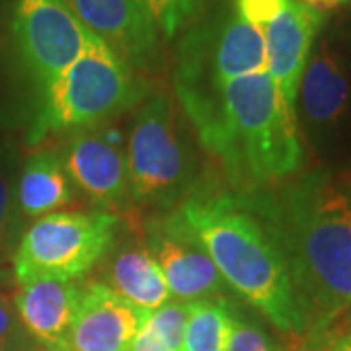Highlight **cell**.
Here are the masks:
<instances>
[{
    "label": "cell",
    "instance_id": "3957f363",
    "mask_svg": "<svg viewBox=\"0 0 351 351\" xmlns=\"http://www.w3.org/2000/svg\"><path fill=\"white\" fill-rule=\"evenodd\" d=\"M168 217L199 242L226 285L277 330L302 334L308 328L279 244L244 193H193Z\"/></svg>",
    "mask_w": 351,
    "mask_h": 351
},
{
    "label": "cell",
    "instance_id": "d6986e66",
    "mask_svg": "<svg viewBox=\"0 0 351 351\" xmlns=\"http://www.w3.org/2000/svg\"><path fill=\"white\" fill-rule=\"evenodd\" d=\"M18 205V174L10 151H0V252L12 250L22 225Z\"/></svg>",
    "mask_w": 351,
    "mask_h": 351
},
{
    "label": "cell",
    "instance_id": "52a82bcc",
    "mask_svg": "<svg viewBox=\"0 0 351 351\" xmlns=\"http://www.w3.org/2000/svg\"><path fill=\"white\" fill-rule=\"evenodd\" d=\"M127 170L135 203L170 207L191 186L193 156L168 96H152L135 115L127 145Z\"/></svg>",
    "mask_w": 351,
    "mask_h": 351
},
{
    "label": "cell",
    "instance_id": "e0dca14e",
    "mask_svg": "<svg viewBox=\"0 0 351 351\" xmlns=\"http://www.w3.org/2000/svg\"><path fill=\"white\" fill-rule=\"evenodd\" d=\"M108 281L110 283L106 285L145 313L156 311L172 301L158 263L147 248L137 244H125L113 254L108 267Z\"/></svg>",
    "mask_w": 351,
    "mask_h": 351
},
{
    "label": "cell",
    "instance_id": "83f0119b",
    "mask_svg": "<svg viewBox=\"0 0 351 351\" xmlns=\"http://www.w3.org/2000/svg\"><path fill=\"white\" fill-rule=\"evenodd\" d=\"M4 279H6V274H4V271L0 269V281H4ZM0 285H2V283H0Z\"/></svg>",
    "mask_w": 351,
    "mask_h": 351
},
{
    "label": "cell",
    "instance_id": "9a60e30c",
    "mask_svg": "<svg viewBox=\"0 0 351 351\" xmlns=\"http://www.w3.org/2000/svg\"><path fill=\"white\" fill-rule=\"evenodd\" d=\"M82 289L75 281L45 279L18 287L12 302L25 334L49 351H69Z\"/></svg>",
    "mask_w": 351,
    "mask_h": 351
},
{
    "label": "cell",
    "instance_id": "4316f807",
    "mask_svg": "<svg viewBox=\"0 0 351 351\" xmlns=\"http://www.w3.org/2000/svg\"><path fill=\"white\" fill-rule=\"evenodd\" d=\"M332 351H351V334L350 336H346V338L338 339Z\"/></svg>",
    "mask_w": 351,
    "mask_h": 351
},
{
    "label": "cell",
    "instance_id": "7402d4cb",
    "mask_svg": "<svg viewBox=\"0 0 351 351\" xmlns=\"http://www.w3.org/2000/svg\"><path fill=\"white\" fill-rule=\"evenodd\" d=\"M226 351H274V348L262 330L240 322L239 318H232V330Z\"/></svg>",
    "mask_w": 351,
    "mask_h": 351
},
{
    "label": "cell",
    "instance_id": "44dd1931",
    "mask_svg": "<svg viewBox=\"0 0 351 351\" xmlns=\"http://www.w3.org/2000/svg\"><path fill=\"white\" fill-rule=\"evenodd\" d=\"M164 39L176 38L201 12L205 0H138Z\"/></svg>",
    "mask_w": 351,
    "mask_h": 351
},
{
    "label": "cell",
    "instance_id": "6da1fadb",
    "mask_svg": "<svg viewBox=\"0 0 351 351\" xmlns=\"http://www.w3.org/2000/svg\"><path fill=\"white\" fill-rule=\"evenodd\" d=\"M244 195L279 244L306 324L322 330L351 311V168H316Z\"/></svg>",
    "mask_w": 351,
    "mask_h": 351
},
{
    "label": "cell",
    "instance_id": "7c38bea8",
    "mask_svg": "<svg viewBox=\"0 0 351 351\" xmlns=\"http://www.w3.org/2000/svg\"><path fill=\"white\" fill-rule=\"evenodd\" d=\"M297 101L313 135L336 133L351 113V71L334 38L314 45Z\"/></svg>",
    "mask_w": 351,
    "mask_h": 351
},
{
    "label": "cell",
    "instance_id": "9c48e42d",
    "mask_svg": "<svg viewBox=\"0 0 351 351\" xmlns=\"http://www.w3.org/2000/svg\"><path fill=\"white\" fill-rule=\"evenodd\" d=\"M76 20L133 73H152L162 59V36L138 0H63Z\"/></svg>",
    "mask_w": 351,
    "mask_h": 351
},
{
    "label": "cell",
    "instance_id": "ffe728a7",
    "mask_svg": "<svg viewBox=\"0 0 351 351\" xmlns=\"http://www.w3.org/2000/svg\"><path fill=\"white\" fill-rule=\"evenodd\" d=\"M189 318V302L170 301L145 316L143 328H147L154 338H158L168 351H182L186 326Z\"/></svg>",
    "mask_w": 351,
    "mask_h": 351
},
{
    "label": "cell",
    "instance_id": "277c9868",
    "mask_svg": "<svg viewBox=\"0 0 351 351\" xmlns=\"http://www.w3.org/2000/svg\"><path fill=\"white\" fill-rule=\"evenodd\" d=\"M149 92L145 80L90 34L80 59L43 90L36 137L84 131L137 106Z\"/></svg>",
    "mask_w": 351,
    "mask_h": 351
},
{
    "label": "cell",
    "instance_id": "2e32d148",
    "mask_svg": "<svg viewBox=\"0 0 351 351\" xmlns=\"http://www.w3.org/2000/svg\"><path fill=\"white\" fill-rule=\"evenodd\" d=\"M63 156L53 151L32 154L18 176V205L24 219H41L73 201V184Z\"/></svg>",
    "mask_w": 351,
    "mask_h": 351
},
{
    "label": "cell",
    "instance_id": "d4e9b609",
    "mask_svg": "<svg viewBox=\"0 0 351 351\" xmlns=\"http://www.w3.org/2000/svg\"><path fill=\"white\" fill-rule=\"evenodd\" d=\"M336 43L339 45V49L343 53L346 61H348V66L351 71V27H346V29H339L338 36H334Z\"/></svg>",
    "mask_w": 351,
    "mask_h": 351
},
{
    "label": "cell",
    "instance_id": "484cf974",
    "mask_svg": "<svg viewBox=\"0 0 351 351\" xmlns=\"http://www.w3.org/2000/svg\"><path fill=\"white\" fill-rule=\"evenodd\" d=\"M302 4H306L308 8H313V10H318V12H328V10H334V8H338L339 4H341V0H301Z\"/></svg>",
    "mask_w": 351,
    "mask_h": 351
},
{
    "label": "cell",
    "instance_id": "ba28073f",
    "mask_svg": "<svg viewBox=\"0 0 351 351\" xmlns=\"http://www.w3.org/2000/svg\"><path fill=\"white\" fill-rule=\"evenodd\" d=\"M12 34L25 71L43 90L80 59L90 38L63 0H18Z\"/></svg>",
    "mask_w": 351,
    "mask_h": 351
},
{
    "label": "cell",
    "instance_id": "603a6c76",
    "mask_svg": "<svg viewBox=\"0 0 351 351\" xmlns=\"http://www.w3.org/2000/svg\"><path fill=\"white\" fill-rule=\"evenodd\" d=\"M22 324L14 308L12 299L0 291V351H16L22 339Z\"/></svg>",
    "mask_w": 351,
    "mask_h": 351
},
{
    "label": "cell",
    "instance_id": "ac0fdd59",
    "mask_svg": "<svg viewBox=\"0 0 351 351\" xmlns=\"http://www.w3.org/2000/svg\"><path fill=\"white\" fill-rule=\"evenodd\" d=\"M232 314L225 302L195 301L189 302V318L182 351H226Z\"/></svg>",
    "mask_w": 351,
    "mask_h": 351
},
{
    "label": "cell",
    "instance_id": "5b68a950",
    "mask_svg": "<svg viewBox=\"0 0 351 351\" xmlns=\"http://www.w3.org/2000/svg\"><path fill=\"white\" fill-rule=\"evenodd\" d=\"M262 71H267L262 32L246 22L230 0L180 41L176 94L178 100L207 98L228 82Z\"/></svg>",
    "mask_w": 351,
    "mask_h": 351
},
{
    "label": "cell",
    "instance_id": "8fae6325",
    "mask_svg": "<svg viewBox=\"0 0 351 351\" xmlns=\"http://www.w3.org/2000/svg\"><path fill=\"white\" fill-rule=\"evenodd\" d=\"M322 25L324 14L308 8L301 0H289L281 12L260 27L267 73L274 76L281 98L295 113L302 75Z\"/></svg>",
    "mask_w": 351,
    "mask_h": 351
},
{
    "label": "cell",
    "instance_id": "7a4b0ae2",
    "mask_svg": "<svg viewBox=\"0 0 351 351\" xmlns=\"http://www.w3.org/2000/svg\"><path fill=\"white\" fill-rule=\"evenodd\" d=\"M180 104L203 149L242 193L276 188L302 170L297 113L267 71L237 78L207 98H182Z\"/></svg>",
    "mask_w": 351,
    "mask_h": 351
},
{
    "label": "cell",
    "instance_id": "4fadbf2b",
    "mask_svg": "<svg viewBox=\"0 0 351 351\" xmlns=\"http://www.w3.org/2000/svg\"><path fill=\"white\" fill-rule=\"evenodd\" d=\"M73 184L94 203L110 209H123L133 201L127 152L110 135L84 129L78 131L63 154Z\"/></svg>",
    "mask_w": 351,
    "mask_h": 351
},
{
    "label": "cell",
    "instance_id": "f1b7e54d",
    "mask_svg": "<svg viewBox=\"0 0 351 351\" xmlns=\"http://www.w3.org/2000/svg\"><path fill=\"white\" fill-rule=\"evenodd\" d=\"M341 2H351V0H341Z\"/></svg>",
    "mask_w": 351,
    "mask_h": 351
},
{
    "label": "cell",
    "instance_id": "5bb4252c",
    "mask_svg": "<svg viewBox=\"0 0 351 351\" xmlns=\"http://www.w3.org/2000/svg\"><path fill=\"white\" fill-rule=\"evenodd\" d=\"M145 316L110 285L90 283L82 289L69 351H129Z\"/></svg>",
    "mask_w": 351,
    "mask_h": 351
},
{
    "label": "cell",
    "instance_id": "cb8c5ba5",
    "mask_svg": "<svg viewBox=\"0 0 351 351\" xmlns=\"http://www.w3.org/2000/svg\"><path fill=\"white\" fill-rule=\"evenodd\" d=\"M287 2L289 0H232L237 12L258 29L267 24L277 12H281Z\"/></svg>",
    "mask_w": 351,
    "mask_h": 351
},
{
    "label": "cell",
    "instance_id": "8992f818",
    "mask_svg": "<svg viewBox=\"0 0 351 351\" xmlns=\"http://www.w3.org/2000/svg\"><path fill=\"white\" fill-rule=\"evenodd\" d=\"M119 217L110 211L51 213L38 219L18 240L12 256L14 281H75L112 250Z\"/></svg>",
    "mask_w": 351,
    "mask_h": 351
},
{
    "label": "cell",
    "instance_id": "30bf717a",
    "mask_svg": "<svg viewBox=\"0 0 351 351\" xmlns=\"http://www.w3.org/2000/svg\"><path fill=\"white\" fill-rule=\"evenodd\" d=\"M147 250L158 263L172 299L207 301L225 289L209 254L168 215L147 223Z\"/></svg>",
    "mask_w": 351,
    "mask_h": 351
}]
</instances>
